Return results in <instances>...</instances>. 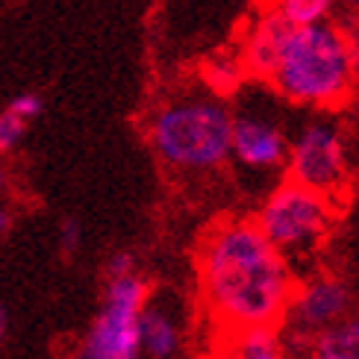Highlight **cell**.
<instances>
[{"label":"cell","instance_id":"obj_22","mask_svg":"<svg viewBox=\"0 0 359 359\" xmlns=\"http://www.w3.org/2000/svg\"><path fill=\"white\" fill-rule=\"evenodd\" d=\"M6 189H9V171H6L4 165H0V198L6 194Z\"/></svg>","mask_w":359,"mask_h":359},{"label":"cell","instance_id":"obj_24","mask_svg":"<svg viewBox=\"0 0 359 359\" xmlns=\"http://www.w3.org/2000/svg\"><path fill=\"white\" fill-rule=\"evenodd\" d=\"M356 159H359V151H356Z\"/></svg>","mask_w":359,"mask_h":359},{"label":"cell","instance_id":"obj_6","mask_svg":"<svg viewBox=\"0 0 359 359\" xmlns=\"http://www.w3.org/2000/svg\"><path fill=\"white\" fill-rule=\"evenodd\" d=\"M289 180L336 201L348 186V151L341 127L330 118H312L289 144Z\"/></svg>","mask_w":359,"mask_h":359},{"label":"cell","instance_id":"obj_13","mask_svg":"<svg viewBox=\"0 0 359 359\" xmlns=\"http://www.w3.org/2000/svg\"><path fill=\"white\" fill-rule=\"evenodd\" d=\"M268 9L280 12L289 24L301 27V24L327 21L336 12V0H274Z\"/></svg>","mask_w":359,"mask_h":359},{"label":"cell","instance_id":"obj_11","mask_svg":"<svg viewBox=\"0 0 359 359\" xmlns=\"http://www.w3.org/2000/svg\"><path fill=\"white\" fill-rule=\"evenodd\" d=\"M233 339L236 359H283L277 351V327H248Z\"/></svg>","mask_w":359,"mask_h":359},{"label":"cell","instance_id":"obj_5","mask_svg":"<svg viewBox=\"0 0 359 359\" xmlns=\"http://www.w3.org/2000/svg\"><path fill=\"white\" fill-rule=\"evenodd\" d=\"M147 294V283L136 271L109 277L97 316L71 359H139V312Z\"/></svg>","mask_w":359,"mask_h":359},{"label":"cell","instance_id":"obj_20","mask_svg":"<svg viewBox=\"0 0 359 359\" xmlns=\"http://www.w3.org/2000/svg\"><path fill=\"white\" fill-rule=\"evenodd\" d=\"M9 227H12V215H9V209L0 206V236H4Z\"/></svg>","mask_w":359,"mask_h":359},{"label":"cell","instance_id":"obj_15","mask_svg":"<svg viewBox=\"0 0 359 359\" xmlns=\"http://www.w3.org/2000/svg\"><path fill=\"white\" fill-rule=\"evenodd\" d=\"M6 109H12L15 115H21L24 121L29 124V121H36V118L41 115V109H44V100H41L36 92H24V95H18V97H12Z\"/></svg>","mask_w":359,"mask_h":359},{"label":"cell","instance_id":"obj_18","mask_svg":"<svg viewBox=\"0 0 359 359\" xmlns=\"http://www.w3.org/2000/svg\"><path fill=\"white\" fill-rule=\"evenodd\" d=\"M345 27V36H348V50H351V62L356 71V80H359V21H339Z\"/></svg>","mask_w":359,"mask_h":359},{"label":"cell","instance_id":"obj_4","mask_svg":"<svg viewBox=\"0 0 359 359\" xmlns=\"http://www.w3.org/2000/svg\"><path fill=\"white\" fill-rule=\"evenodd\" d=\"M333 215V201L294 183V180H286L268 194V201L257 212V227L292 265L294 257L316 250L321 245Z\"/></svg>","mask_w":359,"mask_h":359},{"label":"cell","instance_id":"obj_23","mask_svg":"<svg viewBox=\"0 0 359 359\" xmlns=\"http://www.w3.org/2000/svg\"><path fill=\"white\" fill-rule=\"evenodd\" d=\"M6 327H9V318H6L4 304H0V341H4V336H6Z\"/></svg>","mask_w":359,"mask_h":359},{"label":"cell","instance_id":"obj_7","mask_svg":"<svg viewBox=\"0 0 359 359\" xmlns=\"http://www.w3.org/2000/svg\"><path fill=\"white\" fill-rule=\"evenodd\" d=\"M351 312V292L341 280L318 277L294 289L286 318L297 339H318Z\"/></svg>","mask_w":359,"mask_h":359},{"label":"cell","instance_id":"obj_8","mask_svg":"<svg viewBox=\"0 0 359 359\" xmlns=\"http://www.w3.org/2000/svg\"><path fill=\"white\" fill-rule=\"evenodd\" d=\"M230 156L250 171H277L289 159L283 127L262 112H233Z\"/></svg>","mask_w":359,"mask_h":359},{"label":"cell","instance_id":"obj_10","mask_svg":"<svg viewBox=\"0 0 359 359\" xmlns=\"http://www.w3.org/2000/svg\"><path fill=\"white\" fill-rule=\"evenodd\" d=\"M139 341L142 353L151 359H174L183 348V330L165 306L144 304L139 312Z\"/></svg>","mask_w":359,"mask_h":359},{"label":"cell","instance_id":"obj_2","mask_svg":"<svg viewBox=\"0 0 359 359\" xmlns=\"http://www.w3.org/2000/svg\"><path fill=\"white\" fill-rule=\"evenodd\" d=\"M280 97L309 109H339L356 88L345 27L336 21H316L292 27L283 53L268 77Z\"/></svg>","mask_w":359,"mask_h":359},{"label":"cell","instance_id":"obj_17","mask_svg":"<svg viewBox=\"0 0 359 359\" xmlns=\"http://www.w3.org/2000/svg\"><path fill=\"white\" fill-rule=\"evenodd\" d=\"M136 271V257L127 250L115 253V257L107 262V277H121V274H133Z\"/></svg>","mask_w":359,"mask_h":359},{"label":"cell","instance_id":"obj_1","mask_svg":"<svg viewBox=\"0 0 359 359\" xmlns=\"http://www.w3.org/2000/svg\"><path fill=\"white\" fill-rule=\"evenodd\" d=\"M198 277L209 316L230 339L248 327H280L297 289L286 257L245 218L221 221L203 236Z\"/></svg>","mask_w":359,"mask_h":359},{"label":"cell","instance_id":"obj_3","mask_svg":"<svg viewBox=\"0 0 359 359\" xmlns=\"http://www.w3.org/2000/svg\"><path fill=\"white\" fill-rule=\"evenodd\" d=\"M233 112L215 95H177L154 112L147 136L174 171H215L230 159Z\"/></svg>","mask_w":359,"mask_h":359},{"label":"cell","instance_id":"obj_19","mask_svg":"<svg viewBox=\"0 0 359 359\" xmlns=\"http://www.w3.org/2000/svg\"><path fill=\"white\" fill-rule=\"evenodd\" d=\"M341 21H359V0H336Z\"/></svg>","mask_w":359,"mask_h":359},{"label":"cell","instance_id":"obj_9","mask_svg":"<svg viewBox=\"0 0 359 359\" xmlns=\"http://www.w3.org/2000/svg\"><path fill=\"white\" fill-rule=\"evenodd\" d=\"M292 27L280 12L274 9H265L259 15V21L250 27L248 33V41H245V56H242V65L250 77L257 80H265L271 77V71L277 65V59L283 53V44H286Z\"/></svg>","mask_w":359,"mask_h":359},{"label":"cell","instance_id":"obj_12","mask_svg":"<svg viewBox=\"0 0 359 359\" xmlns=\"http://www.w3.org/2000/svg\"><path fill=\"white\" fill-rule=\"evenodd\" d=\"M316 345L324 351H333L339 359H359V316H345L330 330H324Z\"/></svg>","mask_w":359,"mask_h":359},{"label":"cell","instance_id":"obj_14","mask_svg":"<svg viewBox=\"0 0 359 359\" xmlns=\"http://www.w3.org/2000/svg\"><path fill=\"white\" fill-rule=\"evenodd\" d=\"M27 136V121L12 109L0 112V154H12Z\"/></svg>","mask_w":359,"mask_h":359},{"label":"cell","instance_id":"obj_16","mask_svg":"<svg viewBox=\"0 0 359 359\" xmlns=\"http://www.w3.org/2000/svg\"><path fill=\"white\" fill-rule=\"evenodd\" d=\"M80 242H83L80 224L74 221V218H65V221H62V227H59V245H62V253H65V257H71V253L80 248Z\"/></svg>","mask_w":359,"mask_h":359},{"label":"cell","instance_id":"obj_21","mask_svg":"<svg viewBox=\"0 0 359 359\" xmlns=\"http://www.w3.org/2000/svg\"><path fill=\"white\" fill-rule=\"evenodd\" d=\"M306 359H339V356H336L333 351H324V348H318V345H316V351H312Z\"/></svg>","mask_w":359,"mask_h":359}]
</instances>
